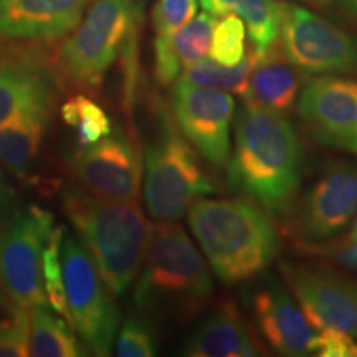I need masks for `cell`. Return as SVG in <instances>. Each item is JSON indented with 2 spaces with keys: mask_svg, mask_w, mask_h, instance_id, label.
<instances>
[{
  "mask_svg": "<svg viewBox=\"0 0 357 357\" xmlns=\"http://www.w3.org/2000/svg\"><path fill=\"white\" fill-rule=\"evenodd\" d=\"M229 182L271 215L294 202L305 169L303 142L287 114L245 105L235 121Z\"/></svg>",
  "mask_w": 357,
  "mask_h": 357,
  "instance_id": "6da1fadb",
  "label": "cell"
},
{
  "mask_svg": "<svg viewBox=\"0 0 357 357\" xmlns=\"http://www.w3.org/2000/svg\"><path fill=\"white\" fill-rule=\"evenodd\" d=\"M207 261L177 222H159L134 288V305L154 329L192 323L212 300Z\"/></svg>",
  "mask_w": 357,
  "mask_h": 357,
  "instance_id": "7a4b0ae2",
  "label": "cell"
},
{
  "mask_svg": "<svg viewBox=\"0 0 357 357\" xmlns=\"http://www.w3.org/2000/svg\"><path fill=\"white\" fill-rule=\"evenodd\" d=\"M189 227L225 284H242L273 265L280 236L265 208L248 199H204L189 207Z\"/></svg>",
  "mask_w": 357,
  "mask_h": 357,
  "instance_id": "3957f363",
  "label": "cell"
},
{
  "mask_svg": "<svg viewBox=\"0 0 357 357\" xmlns=\"http://www.w3.org/2000/svg\"><path fill=\"white\" fill-rule=\"evenodd\" d=\"M61 204L106 287L121 296L139 275L153 238V223L137 202L95 197L79 185H66Z\"/></svg>",
  "mask_w": 357,
  "mask_h": 357,
  "instance_id": "277c9868",
  "label": "cell"
},
{
  "mask_svg": "<svg viewBox=\"0 0 357 357\" xmlns=\"http://www.w3.org/2000/svg\"><path fill=\"white\" fill-rule=\"evenodd\" d=\"M141 22L137 0H95L53 60L60 86L75 93L100 91L114 61L137 45Z\"/></svg>",
  "mask_w": 357,
  "mask_h": 357,
  "instance_id": "5b68a950",
  "label": "cell"
},
{
  "mask_svg": "<svg viewBox=\"0 0 357 357\" xmlns=\"http://www.w3.org/2000/svg\"><path fill=\"white\" fill-rule=\"evenodd\" d=\"M144 147V200L158 222H176L195 200L215 192L190 142L166 109Z\"/></svg>",
  "mask_w": 357,
  "mask_h": 357,
  "instance_id": "8992f818",
  "label": "cell"
},
{
  "mask_svg": "<svg viewBox=\"0 0 357 357\" xmlns=\"http://www.w3.org/2000/svg\"><path fill=\"white\" fill-rule=\"evenodd\" d=\"M65 291L70 321L84 347L95 356H109L119 326L114 294L106 287L91 257L65 229L61 242Z\"/></svg>",
  "mask_w": 357,
  "mask_h": 357,
  "instance_id": "52a82bcc",
  "label": "cell"
},
{
  "mask_svg": "<svg viewBox=\"0 0 357 357\" xmlns=\"http://www.w3.org/2000/svg\"><path fill=\"white\" fill-rule=\"evenodd\" d=\"M53 215L40 205L15 208L0 223V288L26 310L50 307L42 275Z\"/></svg>",
  "mask_w": 357,
  "mask_h": 357,
  "instance_id": "ba28073f",
  "label": "cell"
},
{
  "mask_svg": "<svg viewBox=\"0 0 357 357\" xmlns=\"http://www.w3.org/2000/svg\"><path fill=\"white\" fill-rule=\"evenodd\" d=\"M287 234L300 245L336 238L357 215V166L333 160L289 205Z\"/></svg>",
  "mask_w": 357,
  "mask_h": 357,
  "instance_id": "9c48e42d",
  "label": "cell"
},
{
  "mask_svg": "<svg viewBox=\"0 0 357 357\" xmlns=\"http://www.w3.org/2000/svg\"><path fill=\"white\" fill-rule=\"evenodd\" d=\"M281 52L306 75H356L357 38L307 8L281 3Z\"/></svg>",
  "mask_w": 357,
  "mask_h": 357,
  "instance_id": "30bf717a",
  "label": "cell"
},
{
  "mask_svg": "<svg viewBox=\"0 0 357 357\" xmlns=\"http://www.w3.org/2000/svg\"><path fill=\"white\" fill-rule=\"evenodd\" d=\"M289 293L318 331L357 336V278L323 263L281 261Z\"/></svg>",
  "mask_w": 357,
  "mask_h": 357,
  "instance_id": "8fae6325",
  "label": "cell"
},
{
  "mask_svg": "<svg viewBox=\"0 0 357 357\" xmlns=\"http://www.w3.org/2000/svg\"><path fill=\"white\" fill-rule=\"evenodd\" d=\"M172 109L174 121L190 146L215 169L229 166L234 96L178 78L172 88Z\"/></svg>",
  "mask_w": 357,
  "mask_h": 357,
  "instance_id": "7c38bea8",
  "label": "cell"
},
{
  "mask_svg": "<svg viewBox=\"0 0 357 357\" xmlns=\"http://www.w3.org/2000/svg\"><path fill=\"white\" fill-rule=\"evenodd\" d=\"M70 172L95 197L116 202L139 200L142 159L136 142L121 129L75 154Z\"/></svg>",
  "mask_w": 357,
  "mask_h": 357,
  "instance_id": "4fadbf2b",
  "label": "cell"
},
{
  "mask_svg": "<svg viewBox=\"0 0 357 357\" xmlns=\"http://www.w3.org/2000/svg\"><path fill=\"white\" fill-rule=\"evenodd\" d=\"M296 106L314 141L357 154V79L319 75L301 89Z\"/></svg>",
  "mask_w": 357,
  "mask_h": 357,
  "instance_id": "5bb4252c",
  "label": "cell"
},
{
  "mask_svg": "<svg viewBox=\"0 0 357 357\" xmlns=\"http://www.w3.org/2000/svg\"><path fill=\"white\" fill-rule=\"evenodd\" d=\"M91 0H0V45L33 47L77 29Z\"/></svg>",
  "mask_w": 357,
  "mask_h": 357,
  "instance_id": "9a60e30c",
  "label": "cell"
},
{
  "mask_svg": "<svg viewBox=\"0 0 357 357\" xmlns=\"http://www.w3.org/2000/svg\"><path fill=\"white\" fill-rule=\"evenodd\" d=\"M250 310L261 337L280 356L303 357L318 351L319 333L303 314L289 289L268 281L253 291Z\"/></svg>",
  "mask_w": 357,
  "mask_h": 357,
  "instance_id": "2e32d148",
  "label": "cell"
},
{
  "mask_svg": "<svg viewBox=\"0 0 357 357\" xmlns=\"http://www.w3.org/2000/svg\"><path fill=\"white\" fill-rule=\"evenodd\" d=\"M55 70L32 52H0V124L35 102H56Z\"/></svg>",
  "mask_w": 357,
  "mask_h": 357,
  "instance_id": "e0dca14e",
  "label": "cell"
},
{
  "mask_svg": "<svg viewBox=\"0 0 357 357\" xmlns=\"http://www.w3.org/2000/svg\"><path fill=\"white\" fill-rule=\"evenodd\" d=\"M182 352L190 357H255L261 346L235 303L220 301L200 321Z\"/></svg>",
  "mask_w": 357,
  "mask_h": 357,
  "instance_id": "ac0fdd59",
  "label": "cell"
},
{
  "mask_svg": "<svg viewBox=\"0 0 357 357\" xmlns=\"http://www.w3.org/2000/svg\"><path fill=\"white\" fill-rule=\"evenodd\" d=\"M298 96L300 75L283 52L271 47L265 53H257L247 89L242 95L245 105L288 114L296 105Z\"/></svg>",
  "mask_w": 357,
  "mask_h": 357,
  "instance_id": "d6986e66",
  "label": "cell"
},
{
  "mask_svg": "<svg viewBox=\"0 0 357 357\" xmlns=\"http://www.w3.org/2000/svg\"><path fill=\"white\" fill-rule=\"evenodd\" d=\"M217 17L204 12L166 37L154 40V77L169 86L185 68L204 60L208 53Z\"/></svg>",
  "mask_w": 357,
  "mask_h": 357,
  "instance_id": "ffe728a7",
  "label": "cell"
},
{
  "mask_svg": "<svg viewBox=\"0 0 357 357\" xmlns=\"http://www.w3.org/2000/svg\"><path fill=\"white\" fill-rule=\"evenodd\" d=\"M55 102H35L0 124V164L24 176L40 153Z\"/></svg>",
  "mask_w": 357,
  "mask_h": 357,
  "instance_id": "44dd1931",
  "label": "cell"
},
{
  "mask_svg": "<svg viewBox=\"0 0 357 357\" xmlns=\"http://www.w3.org/2000/svg\"><path fill=\"white\" fill-rule=\"evenodd\" d=\"M200 6L215 17H240L257 53L270 50L280 37L281 3L276 0H200Z\"/></svg>",
  "mask_w": 357,
  "mask_h": 357,
  "instance_id": "7402d4cb",
  "label": "cell"
},
{
  "mask_svg": "<svg viewBox=\"0 0 357 357\" xmlns=\"http://www.w3.org/2000/svg\"><path fill=\"white\" fill-rule=\"evenodd\" d=\"M30 334L29 356L33 357H77L88 356L75 336V329L68 321L56 314L52 307L29 310Z\"/></svg>",
  "mask_w": 357,
  "mask_h": 357,
  "instance_id": "603a6c76",
  "label": "cell"
},
{
  "mask_svg": "<svg viewBox=\"0 0 357 357\" xmlns=\"http://www.w3.org/2000/svg\"><path fill=\"white\" fill-rule=\"evenodd\" d=\"M61 119L77 131L82 147L96 144L113 131L108 113L86 93H73L61 106Z\"/></svg>",
  "mask_w": 357,
  "mask_h": 357,
  "instance_id": "cb8c5ba5",
  "label": "cell"
},
{
  "mask_svg": "<svg viewBox=\"0 0 357 357\" xmlns=\"http://www.w3.org/2000/svg\"><path fill=\"white\" fill-rule=\"evenodd\" d=\"M257 53L250 50L242 61L235 66H225L213 60H200L182 71L181 78L202 86L236 93L242 96L247 89L250 73L255 65Z\"/></svg>",
  "mask_w": 357,
  "mask_h": 357,
  "instance_id": "d4e9b609",
  "label": "cell"
},
{
  "mask_svg": "<svg viewBox=\"0 0 357 357\" xmlns=\"http://www.w3.org/2000/svg\"><path fill=\"white\" fill-rule=\"evenodd\" d=\"M29 310L0 288V357L29 356Z\"/></svg>",
  "mask_w": 357,
  "mask_h": 357,
  "instance_id": "484cf974",
  "label": "cell"
},
{
  "mask_svg": "<svg viewBox=\"0 0 357 357\" xmlns=\"http://www.w3.org/2000/svg\"><path fill=\"white\" fill-rule=\"evenodd\" d=\"M63 234L65 227L58 225L52 230L50 236H48V242L45 245L42 257V275L48 305H50V307L56 312V314H60L61 318H65L71 324L68 301H66L65 291L63 261H61V242H63Z\"/></svg>",
  "mask_w": 357,
  "mask_h": 357,
  "instance_id": "4316f807",
  "label": "cell"
},
{
  "mask_svg": "<svg viewBox=\"0 0 357 357\" xmlns=\"http://www.w3.org/2000/svg\"><path fill=\"white\" fill-rule=\"evenodd\" d=\"M245 33H247V26L243 20L234 13H227L220 20H217L211 48H208L212 60L225 66L238 65L247 55Z\"/></svg>",
  "mask_w": 357,
  "mask_h": 357,
  "instance_id": "83f0119b",
  "label": "cell"
},
{
  "mask_svg": "<svg viewBox=\"0 0 357 357\" xmlns=\"http://www.w3.org/2000/svg\"><path fill=\"white\" fill-rule=\"evenodd\" d=\"M158 352L155 329L141 316H129L116 339V354L119 357H151Z\"/></svg>",
  "mask_w": 357,
  "mask_h": 357,
  "instance_id": "f1b7e54d",
  "label": "cell"
},
{
  "mask_svg": "<svg viewBox=\"0 0 357 357\" xmlns=\"http://www.w3.org/2000/svg\"><path fill=\"white\" fill-rule=\"evenodd\" d=\"M199 0H158L153 8L155 37H166L194 19Z\"/></svg>",
  "mask_w": 357,
  "mask_h": 357,
  "instance_id": "f546056e",
  "label": "cell"
},
{
  "mask_svg": "<svg viewBox=\"0 0 357 357\" xmlns=\"http://www.w3.org/2000/svg\"><path fill=\"white\" fill-rule=\"evenodd\" d=\"M303 248L311 252L312 255H321L331 260L344 270L357 271V243L349 236H336L331 242H321L312 245H301Z\"/></svg>",
  "mask_w": 357,
  "mask_h": 357,
  "instance_id": "4dcf8cb0",
  "label": "cell"
},
{
  "mask_svg": "<svg viewBox=\"0 0 357 357\" xmlns=\"http://www.w3.org/2000/svg\"><path fill=\"white\" fill-rule=\"evenodd\" d=\"M319 357H357V342L349 334L333 329L319 331L318 351Z\"/></svg>",
  "mask_w": 357,
  "mask_h": 357,
  "instance_id": "1f68e13d",
  "label": "cell"
},
{
  "mask_svg": "<svg viewBox=\"0 0 357 357\" xmlns=\"http://www.w3.org/2000/svg\"><path fill=\"white\" fill-rule=\"evenodd\" d=\"M319 2L346 13L347 17H351L352 20L357 22V0H319Z\"/></svg>",
  "mask_w": 357,
  "mask_h": 357,
  "instance_id": "d6a6232c",
  "label": "cell"
},
{
  "mask_svg": "<svg viewBox=\"0 0 357 357\" xmlns=\"http://www.w3.org/2000/svg\"><path fill=\"white\" fill-rule=\"evenodd\" d=\"M7 195H8L7 184H6V181H3V177H2V172H0V207H2V205L6 204V200H7Z\"/></svg>",
  "mask_w": 357,
  "mask_h": 357,
  "instance_id": "836d02e7",
  "label": "cell"
},
{
  "mask_svg": "<svg viewBox=\"0 0 357 357\" xmlns=\"http://www.w3.org/2000/svg\"><path fill=\"white\" fill-rule=\"evenodd\" d=\"M347 236H349L352 242L357 243V218H354V223H352L351 230L347 231Z\"/></svg>",
  "mask_w": 357,
  "mask_h": 357,
  "instance_id": "e575fe53",
  "label": "cell"
}]
</instances>
